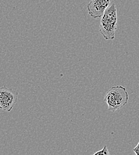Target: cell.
<instances>
[{
	"instance_id": "1",
	"label": "cell",
	"mask_w": 139,
	"mask_h": 155,
	"mask_svg": "<svg viewBox=\"0 0 139 155\" xmlns=\"http://www.w3.org/2000/svg\"><path fill=\"white\" fill-rule=\"evenodd\" d=\"M118 16L115 4H111L101 17L100 31L102 37L106 39H114L117 29Z\"/></svg>"
},
{
	"instance_id": "2",
	"label": "cell",
	"mask_w": 139,
	"mask_h": 155,
	"mask_svg": "<svg viewBox=\"0 0 139 155\" xmlns=\"http://www.w3.org/2000/svg\"><path fill=\"white\" fill-rule=\"evenodd\" d=\"M129 94L124 87L117 85L111 87L106 93L104 101L108 106V110L112 112L125 106L128 101Z\"/></svg>"
},
{
	"instance_id": "3",
	"label": "cell",
	"mask_w": 139,
	"mask_h": 155,
	"mask_svg": "<svg viewBox=\"0 0 139 155\" xmlns=\"http://www.w3.org/2000/svg\"><path fill=\"white\" fill-rule=\"evenodd\" d=\"M19 93L6 86L0 87V110L10 112L18 100Z\"/></svg>"
},
{
	"instance_id": "4",
	"label": "cell",
	"mask_w": 139,
	"mask_h": 155,
	"mask_svg": "<svg viewBox=\"0 0 139 155\" xmlns=\"http://www.w3.org/2000/svg\"><path fill=\"white\" fill-rule=\"evenodd\" d=\"M110 2L111 0H91L87 5L89 14L94 19L101 18L110 6Z\"/></svg>"
},
{
	"instance_id": "5",
	"label": "cell",
	"mask_w": 139,
	"mask_h": 155,
	"mask_svg": "<svg viewBox=\"0 0 139 155\" xmlns=\"http://www.w3.org/2000/svg\"><path fill=\"white\" fill-rule=\"evenodd\" d=\"M94 155H109V152L108 150L107 146H104V147L99 151L95 152L93 153Z\"/></svg>"
},
{
	"instance_id": "6",
	"label": "cell",
	"mask_w": 139,
	"mask_h": 155,
	"mask_svg": "<svg viewBox=\"0 0 139 155\" xmlns=\"http://www.w3.org/2000/svg\"><path fill=\"white\" fill-rule=\"evenodd\" d=\"M133 151L136 153V155H139V141L137 145L133 149Z\"/></svg>"
}]
</instances>
